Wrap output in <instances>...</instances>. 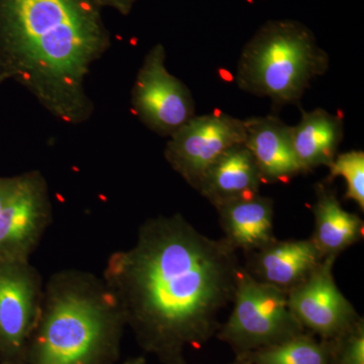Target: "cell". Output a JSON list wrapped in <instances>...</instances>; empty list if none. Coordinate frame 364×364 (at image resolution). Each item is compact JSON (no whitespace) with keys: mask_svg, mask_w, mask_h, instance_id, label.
Instances as JSON below:
<instances>
[{"mask_svg":"<svg viewBox=\"0 0 364 364\" xmlns=\"http://www.w3.org/2000/svg\"><path fill=\"white\" fill-rule=\"evenodd\" d=\"M242 268L226 239L176 214L144 223L131 248L109 256L102 279L144 350L163 364H186V348L219 331Z\"/></svg>","mask_w":364,"mask_h":364,"instance_id":"cell-1","label":"cell"},{"mask_svg":"<svg viewBox=\"0 0 364 364\" xmlns=\"http://www.w3.org/2000/svg\"><path fill=\"white\" fill-rule=\"evenodd\" d=\"M97 0H0V55L52 114L90 112L86 75L107 48Z\"/></svg>","mask_w":364,"mask_h":364,"instance_id":"cell-2","label":"cell"},{"mask_svg":"<svg viewBox=\"0 0 364 364\" xmlns=\"http://www.w3.org/2000/svg\"><path fill=\"white\" fill-rule=\"evenodd\" d=\"M124 327L121 308L102 277L60 270L45 284L25 364H114Z\"/></svg>","mask_w":364,"mask_h":364,"instance_id":"cell-3","label":"cell"},{"mask_svg":"<svg viewBox=\"0 0 364 364\" xmlns=\"http://www.w3.org/2000/svg\"><path fill=\"white\" fill-rule=\"evenodd\" d=\"M328 68L329 56L312 31L299 21H272L261 26L242 51L237 82L273 104H296Z\"/></svg>","mask_w":364,"mask_h":364,"instance_id":"cell-4","label":"cell"},{"mask_svg":"<svg viewBox=\"0 0 364 364\" xmlns=\"http://www.w3.org/2000/svg\"><path fill=\"white\" fill-rule=\"evenodd\" d=\"M233 304L231 315L217 333L237 356L306 332L289 309L287 294L254 279L245 268L239 274Z\"/></svg>","mask_w":364,"mask_h":364,"instance_id":"cell-5","label":"cell"},{"mask_svg":"<svg viewBox=\"0 0 364 364\" xmlns=\"http://www.w3.org/2000/svg\"><path fill=\"white\" fill-rule=\"evenodd\" d=\"M42 277L30 261L0 262V363L25 364L42 306Z\"/></svg>","mask_w":364,"mask_h":364,"instance_id":"cell-6","label":"cell"},{"mask_svg":"<svg viewBox=\"0 0 364 364\" xmlns=\"http://www.w3.org/2000/svg\"><path fill=\"white\" fill-rule=\"evenodd\" d=\"M245 123L223 114L193 117L174 132L165 157L189 186L198 188L208 168L236 146L244 145Z\"/></svg>","mask_w":364,"mask_h":364,"instance_id":"cell-7","label":"cell"},{"mask_svg":"<svg viewBox=\"0 0 364 364\" xmlns=\"http://www.w3.org/2000/svg\"><path fill=\"white\" fill-rule=\"evenodd\" d=\"M165 57L161 45L147 55L136 77L133 105L144 123L171 136L195 117V102L188 88L167 70Z\"/></svg>","mask_w":364,"mask_h":364,"instance_id":"cell-8","label":"cell"},{"mask_svg":"<svg viewBox=\"0 0 364 364\" xmlns=\"http://www.w3.org/2000/svg\"><path fill=\"white\" fill-rule=\"evenodd\" d=\"M52 222V203L44 177L31 172L0 213V262L28 261Z\"/></svg>","mask_w":364,"mask_h":364,"instance_id":"cell-9","label":"cell"},{"mask_svg":"<svg viewBox=\"0 0 364 364\" xmlns=\"http://www.w3.org/2000/svg\"><path fill=\"white\" fill-rule=\"evenodd\" d=\"M336 257H326L312 274L287 294L289 309L304 329L322 340L337 338L363 318L335 282Z\"/></svg>","mask_w":364,"mask_h":364,"instance_id":"cell-10","label":"cell"},{"mask_svg":"<svg viewBox=\"0 0 364 364\" xmlns=\"http://www.w3.org/2000/svg\"><path fill=\"white\" fill-rule=\"evenodd\" d=\"M245 269L257 280L287 294L305 282L324 257L311 239L270 242L248 252Z\"/></svg>","mask_w":364,"mask_h":364,"instance_id":"cell-11","label":"cell"},{"mask_svg":"<svg viewBox=\"0 0 364 364\" xmlns=\"http://www.w3.org/2000/svg\"><path fill=\"white\" fill-rule=\"evenodd\" d=\"M244 146L252 155L262 181L289 182L301 173L293 145L291 127L274 116L246 119Z\"/></svg>","mask_w":364,"mask_h":364,"instance_id":"cell-12","label":"cell"},{"mask_svg":"<svg viewBox=\"0 0 364 364\" xmlns=\"http://www.w3.org/2000/svg\"><path fill=\"white\" fill-rule=\"evenodd\" d=\"M262 177L252 155L244 145L225 152L208 168L196 191L214 205L259 193Z\"/></svg>","mask_w":364,"mask_h":364,"instance_id":"cell-13","label":"cell"},{"mask_svg":"<svg viewBox=\"0 0 364 364\" xmlns=\"http://www.w3.org/2000/svg\"><path fill=\"white\" fill-rule=\"evenodd\" d=\"M228 243L236 250L252 252L275 240L273 202L257 195L223 203L215 208Z\"/></svg>","mask_w":364,"mask_h":364,"instance_id":"cell-14","label":"cell"},{"mask_svg":"<svg viewBox=\"0 0 364 364\" xmlns=\"http://www.w3.org/2000/svg\"><path fill=\"white\" fill-rule=\"evenodd\" d=\"M343 119L323 109L301 112L298 124L291 127V145L301 173L329 166L343 139Z\"/></svg>","mask_w":364,"mask_h":364,"instance_id":"cell-15","label":"cell"},{"mask_svg":"<svg viewBox=\"0 0 364 364\" xmlns=\"http://www.w3.org/2000/svg\"><path fill=\"white\" fill-rule=\"evenodd\" d=\"M316 196L313 208L315 229L311 240L323 257L337 258L363 238V221L358 215L347 212L327 186L318 184Z\"/></svg>","mask_w":364,"mask_h":364,"instance_id":"cell-16","label":"cell"},{"mask_svg":"<svg viewBox=\"0 0 364 364\" xmlns=\"http://www.w3.org/2000/svg\"><path fill=\"white\" fill-rule=\"evenodd\" d=\"M237 360L247 364H330L331 348L329 341L304 332L282 343L242 354Z\"/></svg>","mask_w":364,"mask_h":364,"instance_id":"cell-17","label":"cell"},{"mask_svg":"<svg viewBox=\"0 0 364 364\" xmlns=\"http://www.w3.org/2000/svg\"><path fill=\"white\" fill-rule=\"evenodd\" d=\"M329 178L343 177L346 181V200L358 203L364 210V153L363 151H349L337 155L329 165Z\"/></svg>","mask_w":364,"mask_h":364,"instance_id":"cell-18","label":"cell"},{"mask_svg":"<svg viewBox=\"0 0 364 364\" xmlns=\"http://www.w3.org/2000/svg\"><path fill=\"white\" fill-rule=\"evenodd\" d=\"M330 364H364L363 318L337 338L329 340Z\"/></svg>","mask_w":364,"mask_h":364,"instance_id":"cell-19","label":"cell"},{"mask_svg":"<svg viewBox=\"0 0 364 364\" xmlns=\"http://www.w3.org/2000/svg\"><path fill=\"white\" fill-rule=\"evenodd\" d=\"M18 177L14 178H0V213L6 207L9 198L13 196L18 186Z\"/></svg>","mask_w":364,"mask_h":364,"instance_id":"cell-20","label":"cell"},{"mask_svg":"<svg viewBox=\"0 0 364 364\" xmlns=\"http://www.w3.org/2000/svg\"><path fill=\"white\" fill-rule=\"evenodd\" d=\"M124 364H145V359L142 358H136L126 361Z\"/></svg>","mask_w":364,"mask_h":364,"instance_id":"cell-21","label":"cell"},{"mask_svg":"<svg viewBox=\"0 0 364 364\" xmlns=\"http://www.w3.org/2000/svg\"><path fill=\"white\" fill-rule=\"evenodd\" d=\"M112 1L117 2L119 6L127 7L130 6L133 0H112Z\"/></svg>","mask_w":364,"mask_h":364,"instance_id":"cell-22","label":"cell"},{"mask_svg":"<svg viewBox=\"0 0 364 364\" xmlns=\"http://www.w3.org/2000/svg\"><path fill=\"white\" fill-rule=\"evenodd\" d=\"M233 364H247V363H242V361H240V360H237V359H236V363H233Z\"/></svg>","mask_w":364,"mask_h":364,"instance_id":"cell-23","label":"cell"},{"mask_svg":"<svg viewBox=\"0 0 364 364\" xmlns=\"http://www.w3.org/2000/svg\"><path fill=\"white\" fill-rule=\"evenodd\" d=\"M0 364H21V363H0Z\"/></svg>","mask_w":364,"mask_h":364,"instance_id":"cell-24","label":"cell"},{"mask_svg":"<svg viewBox=\"0 0 364 364\" xmlns=\"http://www.w3.org/2000/svg\"><path fill=\"white\" fill-rule=\"evenodd\" d=\"M0 78H1V77H0Z\"/></svg>","mask_w":364,"mask_h":364,"instance_id":"cell-25","label":"cell"}]
</instances>
